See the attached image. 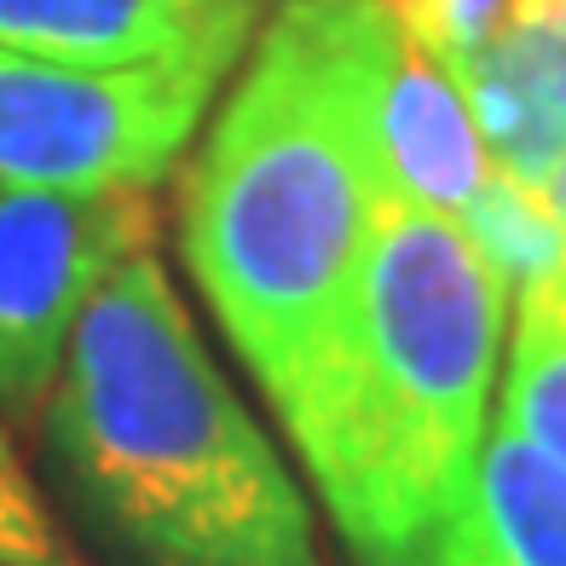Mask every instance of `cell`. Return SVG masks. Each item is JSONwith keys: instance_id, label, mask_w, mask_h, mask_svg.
I'll list each match as a JSON object with an SVG mask.
<instances>
[{"instance_id": "cell-2", "label": "cell", "mask_w": 566, "mask_h": 566, "mask_svg": "<svg viewBox=\"0 0 566 566\" xmlns=\"http://www.w3.org/2000/svg\"><path fill=\"white\" fill-rule=\"evenodd\" d=\"M358 7L283 0L179 197L186 266L272 405L347 306L394 202L365 122Z\"/></svg>"}, {"instance_id": "cell-12", "label": "cell", "mask_w": 566, "mask_h": 566, "mask_svg": "<svg viewBox=\"0 0 566 566\" xmlns=\"http://www.w3.org/2000/svg\"><path fill=\"white\" fill-rule=\"evenodd\" d=\"M388 12L417 35L451 82L514 23V0H388Z\"/></svg>"}, {"instance_id": "cell-6", "label": "cell", "mask_w": 566, "mask_h": 566, "mask_svg": "<svg viewBox=\"0 0 566 566\" xmlns=\"http://www.w3.org/2000/svg\"><path fill=\"white\" fill-rule=\"evenodd\" d=\"M358 75L388 197L457 220L492 174V150L451 70L388 12V0L358 7Z\"/></svg>"}, {"instance_id": "cell-13", "label": "cell", "mask_w": 566, "mask_h": 566, "mask_svg": "<svg viewBox=\"0 0 566 566\" xmlns=\"http://www.w3.org/2000/svg\"><path fill=\"white\" fill-rule=\"evenodd\" d=\"M59 537L0 433V566H59Z\"/></svg>"}, {"instance_id": "cell-1", "label": "cell", "mask_w": 566, "mask_h": 566, "mask_svg": "<svg viewBox=\"0 0 566 566\" xmlns=\"http://www.w3.org/2000/svg\"><path fill=\"white\" fill-rule=\"evenodd\" d=\"M503 318L462 220L381 202L347 306L272 405L358 566H410L469 492Z\"/></svg>"}, {"instance_id": "cell-4", "label": "cell", "mask_w": 566, "mask_h": 566, "mask_svg": "<svg viewBox=\"0 0 566 566\" xmlns=\"http://www.w3.org/2000/svg\"><path fill=\"white\" fill-rule=\"evenodd\" d=\"M214 75L87 70L0 46V186L150 191L191 145Z\"/></svg>"}, {"instance_id": "cell-15", "label": "cell", "mask_w": 566, "mask_h": 566, "mask_svg": "<svg viewBox=\"0 0 566 566\" xmlns=\"http://www.w3.org/2000/svg\"><path fill=\"white\" fill-rule=\"evenodd\" d=\"M560 283H566V277H560Z\"/></svg>"}, {"instance_id": "cell-7", "label": "cell", "mask_w": 566, "mask_h": 566, "mask_svg": "<svg viewBox=\"0 0 566 566\" xmlns=\"http://www.w3.org/2000/svg\"><path fill=\"white\" fill-rule=\"evenodd\" d=\"M261 0H0V46L87 70L220 75L254 35Z\"/></svg>"}, {"instance_id": "cell-9", "label": "cell", "mask_w": 566, "mask_h": 566, "mask_svg": "<svg viewBox=\"0 0 566 566\" xmlns=\"http://www.w3.org/2000/svg\"><path fill=\"white\" fill-rule=\"evenodd\" d=\"M410 566H566V462L497 422L462 503Z\"/></svg>"}, {"instance_id": "cell-8", "label": "cell", "mask_w": 566, "mask_h": 566, "mask_svg": "<svg viewBox=\"0 0 566 566\" xmlns=\"http://www.w3.org/2000/svg\"><path fill=\"white\" fill-rule=\"evenodd\" d=\"M492 168L532 186L566 220V0L514 12L509 30L457 75Z\"/></svg>"}, {"instance_id": "cell-14", "label": "cell", "mask_w": 566, "mask_h": 566, "mask_svg": "<svg viewBox=\"0 0 566 566\" xmlns=\"http://www.w3.org/2000/svg\"><path fill=\"white\" fill-rule=\"evenodd\" d=\"M537 7H555V0H514V12H537Z\"/></svg>"}, {"instance_id": "cell-3", "label": "cell", "mask_w": 566, "mask_h": 566, "mask_svg": "<svg viewBox=\"0 0 566 566\" xmlns=\"http://www.w3.org/2000/svg\"><path fill=\"white\" fill-rule=\"evenodd\" d=\"M46 440L75 509L127 566H324L295 474L150 249L87 301Z\"/></svg>"}, {"instance_id": "cell-10", "label": "cell", "mask_w": 566, "mask_h": 566, "mask_svg": "<svg viewBox=\"0 0 566 566\" xmlns=\"http://www.w3.org/2000/svg\"><path fill=\"white\" fill-rule=\"evenodd\" d=\"M497 422L566 462V283H544V290L521 295Z\"/></svg>"}, {"instance_id": "cell-11", "label": "cell", "mask_w": 566, "mask_h": 566, "mask_svg": "<svg viewBox=\"0 0 566 566\" xmlns=\"http://www.w3.org/2000/svg\"><path fill=\"white\" fill-rule=\"evenodd\" d=\"M457 220L469 231V243L485 254V266L503 277L509 295H526L566 277V220L514 174L492 168Z\"/></svg>"}, {"instance_id": "cell-5", "label": "cell", "mask_w": 566, "mask_h": 566, "mask_svg": "<svg viewBox=\"0 0 566 566\" xmlns=\"http://www.w3.org/2000/svg\"><path fill=\"white\" fill-rule=\"evenodd\" d=\"M157 238L145 191L0 197V410L30 422L59 388L70 336L122 261Z\"/></svg>"}]
</instances>
